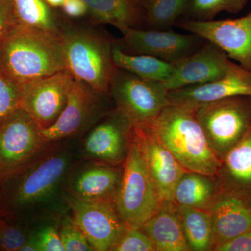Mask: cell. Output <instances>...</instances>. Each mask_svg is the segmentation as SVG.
Listing matches in <instances>:
<instances>
[{
	"label": "cell",
	"instance_id": "83f0119b",
	"mask_svg": "<svg viewBox=\"0 0 251 251\" xmlns=\"http://www.w3.org/2000/svg\"><path fill=\"white\" fill-rule=\"evenodd\" d=\"M249 0H189L186 14L188 19L208 21L214 20L222 11L238 14Z\"/></svg>",
	"mask_w": 251,
	"mask_h": 251
},
{
	"label": "cell",
	"instance_id": "5bb4252c",
	"mask_svg": "<svg viewBox=\"0 0 251 251\" xmlns=\"http://www.w3.org/2000/svg\"><path fill=\"white\" fill-rule=\"evenodd\" d=\"M123 171V166L80 158L68 175L64 193L87 202L115 203Z\"/></svg>",
	"mask_w": 251,
	"mask_h": 251
},
{
	"label": "cell",
	"instance_id": "d590c367",
	"mask_svg": "<svg viewBox=\"0 0 251 251\" xmlns=\"http://www.w3.org/2000/svg\"><path fill=\"white\" fill-rule=\"evenodd\" d=\"M61 8L66 16L72 18L82 17L89 14L88 8L82 0H65Z\"/></svg>",
	"mask_w": 251,
	"mask_h": 251
},
{
	"label": "cell",
	"instance_id": "ffe728a7",
	"mask_svg": "<svg viewBox=\"0 0 251 251\" xmlns=\"http://www.w3.org/2000/svg\"><path fill=\"white\" fill-rule=\"evenodd\" d=\"M216 176L222 191L251 205V126L221 160Z\"/></svg>",
	"mask_w": 251,
	"mask_h": 251
},
{
	"label": "cell",
	"instance_id": "8fae6325",
	"mask_svg": "<svg viewBox=\"0 0 251 251\" xmlns=\"http://www.w3.org/2000/svg\"><path fill=\"white\" fill-rule=\"evenodd\" d=\"M49 143L21 107L0 125V176L25 164Z\"/></svg>",
	"mask_w": 251,
	"mask_h": 251
},
{
	"label": "cell",
	"instance_id": "8d00e7d4",
	"mask_svg": "<svg viewBox=\"0 0 251 251\" xmlns=\"http://www.w3.org/2000/svg\"><path fill=\"white\" fill-rule=\"evenodd\" d=\"M47 4L52 8H59L62 6L65 0H45Z\"/></svg>",
	"mask_w": 251,
	"mask_h": 251
},
{
	"label": "cell",
	"instance_id": "8992f818",
	"mask_svg": "<svg viewBox=\"0 0 251 251\" xmlns=\"http://www.w3.org/2000/svg\"><path fill=\"white\" fill-rule=\"evenodd\" d=\"M123 169L115 204L127 227H140L156 212L162 201L133 132Z\"/></svg>",
	"mask_w": 251,
	"mask_h": 251
},
{
	"label": "cell",
	"instance_id": "ba28073f",
	"mask_svg": "<svg viewBox=\"0 0 251 251\" xmlns=\"http://www.w3.org/2000/svg\"><path fill=\"white\" fill-rule=\"evenodd\" d=\"M133 126L117 108L109 110L90 127L78 144L80 158L123 166L128 156Z\"/></svg>",
	"mask_w": 251,
	"mask_h": 251
},
{
	"label": "cell",
	"instance_id": "f546056e",
	"mask_svg": "<svg viewBox=\"0 0 251 251\" xmlns=\"http://www.w3.org/2000/svg\"><path fill=\"white\" fill-rule=\"evenodd\" d=\"M29 233L27 225L14 222L0 215V250L20 251Z\"/></svg>",
	"mask_w": 251,
	"mask_h": 251
},
{
	"label": "cell",
	"instance_id": "836d02e7",
	"mask_svg": "<svg viewBox=\"0 0 251 251\" xmlns=\"http://www.w3.org/2000/svg\"><path fill=\"white\" fill-rule=\"evenodd\" d=\"M18 25L11 0H0V45Z\"/></svg>",
	"mask_w": 251,
	"mask_h": 251
},
{
	"label": "cell",
	"instance_id": "cb8c5ba5",
	"mask_svg": "<svg viewBox=\"0 0 251 251\" xmlns=\"http://www.w3.org/2000/svg\"><path fill=\"white\" fill-rule=\"evenodd\" d=\"M112 57L117 68L132 73L145 80L164 83L171 78L175 70L174 64L152 56L123 52L115 42Z\"/></svg>",
	"mask_w": 251,
	"mask_h": 251
},
{
	"label": "cell",
	"instance_id": "d6986e66",
	"mask_svg": "<svg viewBox=\"0 0 251 251\" xmlns=\"http://www.w3.org/2000/svg\"><path fill=\"white\" fill-rule=\"evenodd\" d=\"M207 211L214 227V250L251 230V204L230 193L221 189Z\"/></svg>",
	"mask_w": 251,
	"mask_h": 251
},
{
	"label": "cell",
	"instance_id": "277c9868",
	"mask_svg": "<svg viewBox=\"0 0 251 251\" xmlns=\"http://www.w3.org/2000/svg\"><path fill=\"white\" fill-rule=\"evenodd\" d=\"M66 69L99 94H109L117 68L112 57L115 40L84 28L64 26L61 33Z\"/></svg>",
	"mask_w": 251,
	"mask_h": 251
},
{
	"label": "cell",
	"instance_id": "44dd1931",
	"mask_svg": "<svg viewBox=\"0 0 251 251\" xmlns=\"http://www.w3.org/2000/svg\"><path fill=\"white\" fill-rule=\"evenodd\" d=\"M155 251H190L182 225L179 206L173 201H163L156 212L142 226Z\"/></svg>",
	"mask_w": 251,
	"mask_h": 251
},
{
	"label": "cell",
	"instance_id": "7a4b0ae2",
	"mask_svg": "<svg viewBox=\"0 0 251 251\" xmlns=\"http://www.w3.org/2000/svg\"><path fill=\"white\" fill-rule=\"evenodd\" d=\"M65 69L61 34L18 25L0 45V71L18 85Z\"/></svg>",
	"mask_w": 251,
	"mask_h": 251
},
{
	"label": "cell",
	"instance_id": "9a60e30c",
	"mask_svg": "<svg viewBox=\"0 0 251 251\" xmlns=\"http://www.w3.org/2000/svg\"><path fill=\"white\" fill-rule=\"evenodd\" d=\"M73 77L67 69L21 85V104L41 129L57 121L67 101Z\"/></svg>",
	"mask_w": 251,
	"mask_h": 251
},
{
	"label": "cell",
	"instance_id": "f1b7e54d",
	"mask_svg": "<svg viewBox=\"0 0 251 251\" xmlns=\"http://www.w3.org/2000/svg\"><path fill=\"white\" fill-rule=\"evenodd\" d=\"M61 216L52 218L49 223L30 231L20 251H64L59 235Z\"/></svg>",
	"mask_w": 251,
	"mask_h": 251
},
{
	"label": "cell",
	"instance_id": "6da1fadb",
	"mask_svg": "<svg viewBox=\"0 0 251 251\" xmlns=\"http://www.w3.org/2000/svg\"><path fill=\"white\" fill-rule=\"evenodd\" d=\"M75 143L67 139L47 143L25 164L0 176V215L27 226L63 215L69 209L66 179L80 158Z\"/></svg>",
	"mask_w": 251,
	"mask_h": 251
},
{
	"label": "cell",
	"instance_id": "ac0fdd59",
	"mask_svg": "<svg viewBox=\"0 0 251 251\" xmlns=\"http://www.w3.org/2000/svg\"><path fill=\"white\" fill-rule=\"evenodd\" d=\"M235 96L251 97V71L234 64L219 80L168 91L169 105L196 108L202 104Z\"/></svg>",
	"mask_w": 251,
	"mask_h": 251
},
{
	"label": "cell",
	"instance_id": "7402d4cb",
	"mask_svg": "<svg viewBox=\"0 0 251 251\" xmlns=\"http://www.w3.org/2000/svg\"><path fill=\"white\" fill-rule=\"evenodd\" d=\"M95 23L108 24L122 34L146 27L145 0H82Z\"/></svg>",
	"mask_w": 251,
	"mask_h": 251
},
{
	"label": "cell",
	"instance_id": "4dcf8cb0",
	"mask_svg": "<svg viewBox=\"0 0 251 251\" xmlns=\"http://www.w3.org/2000/svg\"><path fill=\"white\" fill-rule=\"evenodd\" d=\"M59 235L64 251H93L85 234L74 223L72 216L60 218Z\"/></svg>",
	"mask_w": 251,
	"mask_h": 251
},
{
	"label": "cell",
	"instance_id": "603a6c76",
	"mask_svg": "<svg viewBox=\"0 0 251 251\" xmlns=\"http://www.w3.org/2000/svg\"><path fill=\"white\" fill-rule=\"evenodd\" d=\"M220 191L216 175L186 171L175 186L173 200L178 205L207 211Z\"/></svg>",
	"mask_w": 251,
	"mask_h": 251
},
{
	"label": "cell",
	"instance_id": "9c48e42d",
	"mask_svg": "<svg viewBox=\"0 0 251 251\" xmlns=\"http://www.w3.org/2000/svg\"><path fill=\"white\" fill-rule=\"evenodd\" d=\"M99 94L73 77L67 92L65 108L57 121L49 128L41 129L47 143L74 139L82 135L109 110L104 107Z\"/></svg>",
	"mask_w": 251,
	"mask_h": 251
},
{
	"label": "cell",
	"instance_id": "4316f807",
	"mask_svg": "<svg viewBox=\"0 0 251 251\" xmlns=\"http://www.w3.org/2000/svg\"><path fill=\"white\" fill-rule=\"evenodd\" d=\"M189 0H145L146 27L166 30L186 14Z\"/></svg>",
	"mask_w": 251,
	"mask_h": 251
},
{
	"label": "cell",
	"instance_id": "4fadbf2b",
	"mask_svg": "<svg viewBox=\"0 0 251 251\" xmlns=\"http://www.w3.org/2000/svg\"><path fill=\"white\" fill-rule=\"evenodd\" d=\"M175 25L214 43L229 59L251 71V10L246 16L234 19L208 21L186 19L177 21Z\"/></svg>",
	"mask_w": 251,
	"mask_h": 251
},
{
	"label": "cell",
	"instance_id": "5b68a950",
	"mask_svg": "<svg viewBox=\"0 0 251 251\" xmlns=\"http://www.w3.org/2000/svg\"><path fill=\"white\" fill-rule=\"evenodd\" d=\"M195 108L209 147L220 161L251 128L250 96L227 97Z\"/></svg>",
	"mask_w": 251,
	"mask_h": 251
},
{
	"label": "cell",
	"instance_id": "1f68e13d",
	"mask_svg": "<svg viewBox=\"0 0 251 251\" xmlns=\"http://www.w3.org/2000/svg\"><path fill=\"white\" fill-rule=\"evenodd\" d=\"M21 104V85L0 71V125Z\"/></svg>",
	"mask_w": 251,
	"mask_h": 251
},
{
	"label": "cell",
	"instance_id": "d6a6232c",
	"mask_svg": "<svg viewBox=\"0 0 251 251\" xmlns=\"http://www.w3.org/2000/svg\"><path fill=\"white\" fill-rule=\"evenodd\" d=\"M110 251H155V248L141 227H127Z\"/></svg>",
	"mask_w": 251,
	"mask_h": 251
},
{
	"label": "cell",
	"instance_id": "52a82bcc",
	"mask_svg": "<svg viewBox=\"0 0 251 251\" xmlns=\"http://www.w3.org/2000/svg\"><path fill=\"white\" fill-rule=\"evenodd\" d=\"M168 94L163 82L145 80L118 68L109 88L115 108L133 126L152 121L169 105Z\"/></svg>",
	"mask_w": 251,
	"mask_h": 251
},
{
	"label": "cell",
	"instance_id": "2e32d148",
	"mask_svg": "<svg viewBox=\"0 0 251 251\" xmlns=\"http://www.w3.org/2000/svg\"><path fill=\"white\" fill-rule=\"evenodd\" d=\"M234 64L221 48L205 41L196 52L173 64L174 72L164 85L170 91L214 82L224 77Z\"/></svg>",
	"mask_w": 251,
	"mask_h": 251
},
{
	"label": "cell",
	"instance_id": "e575fe53",
	"mask_svg": "<svg viewBox=\"0 0 251 251\" xmlns=\"http://www.w3.org/2000/svg\"><path fill=\"white\" fill-rule=\"evenodd\" d=\"M214 251H251V230L218 246Z\"/></svg>",
	"mask_w": 251,
	"mask_h": 251
},
{
	"label": "cell",
	"instance_id": "30bf717a",
	"mask_svg": "<svg viewBox=\"0 0 251 251\" xmlns=\"http://www.w3.org/2000/svg\"><path fill=\"white\" fill-rule=\"evenodd\" d=\"M205 41L192 33L130 28L115 44L126 53L152 56L175 64L196 52Z\"/></svg>",
	"mask_w": 251,
	"mask_h": 251
},
{
	"label": "cell",
	"instance_id": "3957f363",
	"mask_svg": "<svg viewBox=\"0 0 251 251\" xmlns=\"http://www.w3.org/2000/svg\"><path fill=\"white\" fill-rule=\"evenodd\" d=\"M149 123L186 171L216 175L221 161L209 147L196 108L168 105Z\"/></svg>",
	"mask_w": 251,
	"mask_h": 251
},
{
	"label": "cell",
	"instance_id": "7c38bea8",
	"mask_svg": "<svg viewBox=\"0 0 251 251\" xmlns=\"http://www.w3.org/2000/svg\"><path fill=\"white\" fill-rule=\"evenodd\" d=\"M74 223L94 251H110L126 230L115 202L80 201L64 193Z\"/></svg>",
	"mask_w": 251,
	"mask_h": 251
},
{
	"label": "cell",
	"instance_id": "484cf974",
	"mask_svg": "<svg viewBox=\"0 0 251 251\" xmlns=\"http://www.w3.org/2000/svg\"><path fill=\"white\" fill-rule=\"evenodd\" d=\"M18 25L61 34L64 26L45 0H11Z\"/></svg>",
	"mask_w": 251,
	"mask_h": 251
},
{
	"label": "cell",
	"instance_id": "d4e9b609",
	"mask_svg": "<svg viewBox=\"0 0 251 251\" xmlns=\"http://www.w3.org/2000/svg\"><path fill=\"white\" fill-rule=\"evenodd\" d=\"M178 206L190 251H213L214 227L209 211L191 206Z\"/></svg>",
	"mask_w": 251,
	"mask_h": 251
},
{
	"label": "cell",
	"instance_id": "e0dca14e",
	"mask_svg": "<svg viewBox=\"0 0 251 251\" xmlns=\"http://www.w3.org/2000/svg\"><path fill=\"white\" fill-rule=\"evenodd\" d=\"M133 132L161 201H173L175 186L186 170L158 139L149 122L133 126Z\"/></svg>",
	"mask_w": 251,
	"mask_h": 251
}]
</instances>
